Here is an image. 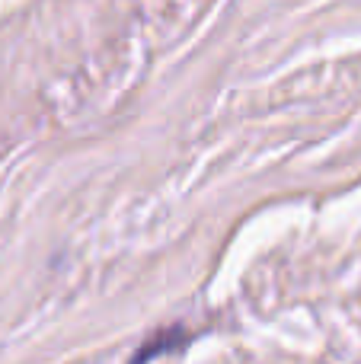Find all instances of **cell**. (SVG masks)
Wrapping results in <instances>:
<instances>
[{
    "mask_svg": "<svg viewBox=\"0 0 361 364\" xmlns=\"http://www.w3.org/2000/svg\"><path fill=\"white\" fill-rule=\"evenodd\" d=\"M183 339H185V333H183V329H170V333H160V336H153V339L147 342L144 348H141V355H138V358H134V364H144L147 358H153V355L166 352V348H179V346H183Z\"/></svg>",
    "mask_w": 361,
    "mask_h": 364,
    "instance_id": "1",
    "label": "cell"
}]
</instances>
